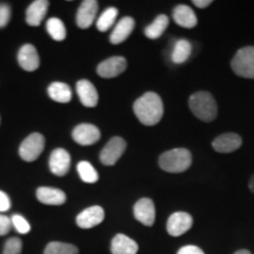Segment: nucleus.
Masks as SVG:
<instances>
[{"label": "nucleus", "mask_w": 254, "mask_h": 254, "mask_svg": "<svg viewBox=\"0 0 254 254\" xmlns=\"http://www.w3.org/2000/svg\"><path fill=\"white\" fill-rule=\"evenodd\" d=\"M212 4V0H193V5L199 8H206Z\"/></svg>", "instance_id": "obj_35"}, {"label": "nucleus", "mask_w": 254, "mask_h": 254, "mask_svg": "<svg viewBox=\"0 0 254 254\" xmlns=\"http://www.w3.org/2000/svg\"><path fill=\"white\" fill-rule=\"evenodd\" d=\"M50 2L46 0H37L28 6L26 11V23L31 26H39L46 17Z\"/></svg>", "instance_id": "obj_18"}, {"label": "nucleus", "mask_w": 254, "mask_h": 254, "mask_svg": "<svg viewBox=\"0 0 254 254\" xmlns=\"http://www.w3.org/2000/svg\"><path fill=\"white\" fill-rule=\"evenodd\" d=\"M11 219L6 215L0 214V236H6L11 230Z\"/></svg>", "instance_id": "obj_32"}, {"label": "nucleus", "mask_w": 254, "mask_h": 254, "mask_svg": "<svg viewBox=\"0 0 254 254\" xmlns=\"http://www.w3.org/2000/svg\"><path fill=\"white\" fill-rule=\"evenodd\" d=\"M11 208V200L5 192L0 190V212L8 211Z\"/></svg>", "instance_id": "obj_34"}, {"label": "nucleus", "mask_w": 254, "mask_h": 254, "mask_svg": "<svg viewBox=\"0 0 254 254\" xmlns=\"http://www.w3.org/2000/svg\"><path fill=\"white\" fill-rule=\"evenodd\" d=\"M49 165L53 174L58 177L65 176L71 166V155L64 148H56L50 155Z\"/></svg>", "instance_id": "obj_11"}, {"label": "nucleus", "mask_w": 254, "mask_h": 254, "mask_svg": "<svg viewBox=\"0 0 254 254\" xmlns=\"http://www.w3.org/2000/svg\"><path fill=\"white\" fill-rule=\"evenodd\" d=\"M190 52H192V45L190 41L185 39L178 40L172 52V62L174 64H184L190 58Z\"/></svg>", "instance_id": "obj_24"}, {"label": "nucleus", "mask_w": 254, "mask_h": 254, "mask_svg": "<svg viewBox=\"0 0 254 254\" xmlns=\"http://www.w3.org/2000/svg\"><path fill=\"white\" fill-rule=\"evenodd\" d=\"M104 208L100 207V206H91V207L80 212L78 214L77 219H75V221H77V225L79 227L87 230V228H92L100 225L104 221Z\"/></svg>", "instance_id": "obj_12"}, {"label": "nucleus", "mask_w": 254, "mask_h": 254, "mask_svg": "<svg viewBox=\"0 0 254 254\" xmlns=\"http://www.w3.org/2000/svg\"><path fill=\"white\" fill-rule=\"evenodd\" d=\"M77 93L81 104L86 107H95L99 100V95L94 85L87 79H81L77 82Z\"/></svg>", "instance_id": "obj_15"}, {"label": "nucleus", "mask_w": 254, "mask_h": 254, "mask_svg": "<svg viewBox=\"0 0 254 254\" xmlns=\"http://www.w3.org/2000/svg\"><path fill=\"white\" fill-rule=\"evenodd\" d=\"M168 23H170V19H168L166 14H159L154 19L153 23L145 28V36L150 38V39H158L166 31Z\"/></svg>", "instance_id": "obj_23"}, {"label": "nucleus", "mask_w": 254, "mask_h": 254, "mask_svg": "<svg viewBox=\"0 0 254 254\" xmlns=\"http://www.w3.org/2000/svg\"><path fill=\"white\" fill-rule=\"evenodd\" d=\"M77 170L82 182L87 184H94L99 180V174H98L97 170L88 161H80L78 164Z\"/></svg>", "instance_id": "obj_27"}, {"label": "nucleus", "mask_w": 254, "mask_h": 254, "mask_svg": "<svg viewBox=\"0 0 254 254\" xmlns=\"http://www.w3.org/2000/svg\"><path fill=\"white\" fill-rule=\"evenodd\" d=\"M45 147V138L40 133H32L21 142L19 154L25 161H34L39 158Z\"/></svg>", "instance_id": "obj_5"}, {"label": "nucleus", "mask_w": 254, "mask_h": 254, "mask_svg": "<svg viewBox=\"0 0 254 254\" xmlns=\"http://www.w3.org/2000/svg\"><path fill=\"white\" fill-rule=\"evenodd\" d=\"M134 218L145 226H153L155 221L154 202L148 198H142L135 202L133 207Z\"/></svg>", "instance_id": "obj_10"}, {"label": "nucleus", "mask_w": 254, "mask_h": 254, "mask_svg": "<svg viewBox=\"0 0 254 254\" xmlns=\"http://www.w3.org/2000/svg\"><path fill=\"white\" fill-rule=\"evenodd\" d=\"M249 187H250L251 192L254 193V174H253V176H252V178H251V180H250V184H249Z\"/></svg>", "instance_id": "obj_36"}, {"label": "nucleus", "mask_w": 254, "mask_h": 254, "mask_svg": "<svg viewBox=\"0 0 254 254\" xmlns=\"http://www.w3.org/2000/svg\"><path fill=\"white\" fill-rule=\"evenodd\" d=\"M173 19L176 24L185 28H193L198 24V19L189 5H178L173 9Z\"/></svg>", "instance_id": "obj_21"}, {"label": "nucleus", "mask_w": 254, "mask_h": 254, "mask_svg": "<svg viewBox=\"0 0 254 254\" xmlns=\"http://www.w3.org/2000/svg\"><path fill=\"white\" fill-rule=\"evenodd\" d=\"M177 254H205L204 251H202L200 247L194 246V245H187L184 246L178 251Z\"/></svg>", "instance_id": "obj_33"}, {"label": "nucleus", "mask_w": 254, "mask_h": 254, "mask_svg": "<svg viewBox=\"0 0 254 254\" xmlns=\"http://www.w3.org/2000/svg\"><path fill=\"white\" fill-rule=\"evenodd\" d=\"M44 254H79V250L72 244L52 241L46 246Z\"/></svg>", "instance_id": "obj_26"}, {"label": "nucleus", "mask_w": 254, "mask_h": 254, "mask_svg": "<svg viewBox=\"0 0 254 254\" xmlns=\"http://www.w3.org/2000/svg\"><path fill=\"white\" fill-rule=\"evenodd\" d=\"M23 250V243L18 238H9L6 241L2 250V254H20Z\"/></svg>", "instance_id": "obj_30"}, {"label": "nucleus", "mask_w": 254, "mask_h": 254, "mask_svg": "<svg viewBox=\"0 0 254 254\" xmlns=\"http://www.w3.org/2000/svg\"><path fill=\"white\" fill-rule=\"evenodd\" d=\"M100 131L97 126L91 124H80L74 127L72 132V138L77 144L81 146L93 145L100 139Z\"/></svg>", "instance_id": "obj_9"}, {"label": "nucleus", "mask_w": 254, "mask_h": 254, "mask_svg": "<svg viewBox=\"0 0 254 254\" xmlns=\"http://www.w3.org/2000/svg\"><path fill=\"white\" fill-rule=\"evenodd\" d=\"M117 15H118V9L116 7H109L103 12L99 19L97 21V28L100 32L109 31L113 26L114 21H116Z\"/></svg>", "instance_id": "obj_28"}, {"label": "nucleus", "mask_w": 254, "mask_h": 254, "mask_svg": "<svg viewBox=\"0 0 254 254\" xmlns=\"http://www.w3.org/2000/svg\"><path fill=\"white\" fill-rule=\"evenodd\" d=\"M46 30L56 41L65 40L66 36H67L65 25L58 18H50L46 23Z\"/></svg>", "instance_id": "obj_25"}, {"label": "nucleus", "mask_w": 254, "mask_h": 254, "mask_svg": "<svg viewBox=\"0 0 254 254\" xmlns=\"http://www.w3.org/2000/svg\"><path fill=\"white\" fill-rule=\"evenodd\" d=\"M192 164V154L187 148H173L159 157V166L170 173H183Z\"/></svg>", "instance_id": "obj_3"}, {"label": "nucleus", "mask_w": 254, "mask_h": 254, "mask_svg": "<svg viewBox=\"0 0 254 254\" xmlns=\"http://www.w3.org/2000/svg\"><path fill=\"white\" fill-rule=\"evenodd\" d=\"M11 222L17 232L20 234H26L31 231V226L28 221L20 214H13L11 218Z\"/></svg>", "instance_id": "obj_29"}, {"label": "nucleus", "mask_w": 254, "mask_h": 254, "mask_svg": "<svg viewBox=\"0 0 254 254\" xmlns=\"http://www.w3.org/2000/svg\"><path fill=\"white\" fill-rule=\"evenodd\" d=\"M189 106L196 118L205 123H211L218 116V105L209 92H195L190 97Z\"/></svg>", "instance_id": "obj_2"}, {"label": "nucleus", "mask_w": 254, "mask_h": 254, "mask_svg": "<svg viewBox=\"0 0 254 254\" xmlns=\"http://www.w3.org/2000/svg\"><path fill=\"white\" fill-rule=\"evenodd\" d=\"M98 13V1L95 0H86L81 2L77 12V25L80 28H88L93 24L95 15Z\"/></svg>", "instance_id": "obj_16"}, {"label": "nucleus", "mask_w": 254, "mask_h": 254, "mask_svg": "<svg viewBox=\"0 0 254 254\" xmlns=\"http://www.w3.org/2000/svg\"><path fill=\"white\" fill-rule=\"evenodd\" d=\"M11 19V7L6 4H0V28L5 27Z\"/></svg>", "instance_id": "obj_31"}, {"label": "nucleus", "mask_w": 254, "mask_h": 254, "mask_svg": "<svg viewBox=\"0 0 254 254\" xmlns=\"http://www.w3.org/2000/svg\"><path fill=\"white\" fill-rule=\"evenodd\" d=\"M192 225V215L186 212H174L167 220V233L172 237H180L190 231Z\"/></svg>", "instance_id": "obj_7"}, {"label": "nucleus", "mask_w": 254, "mask_h": 254, "mask_svg": "<svg viewBox=\"0 0 254 254\" xmlns=\"http://www.w3.org/2000/svg\"><path fill=\"white\" fill-rule=\"evenodd\" d=\"M133 111L139 122L146 126H154L164 114L163 100L155 92H146L133 105Z\"/></svg>", "instance_id": "obj_1"}, {"label": "nucleus", "mask_w": 254, "mask_h": 254, "mask_svg": "<svg viewBox=\"0 0 254 254\" xmlns=\"http://www.w3.org/2000/svg\"><path fill=\"white\" fill-rule=\"evenodd\" d=\"M126 141L122 136H113L100 153V161L106 166H113L126 150Z\"/></svg>", "instance_id": "obj_6"}, {"label": "nucleus", "mask_w": 254, "mask_h": 254, "mask_svg": "<svg viewBox=\"0 0 254 254\" xmlns=\"http://www.w3.org/2000/svg\"><path fill=\"white\" fill-rule=\"evenodd\" d=\"M138 250V244L122 233L117 234L111 243V253L112 254H136Z\"/></svg>", "instance_id": "obj_20"}, {"label": "nucleus", "mask_w": 254, "mask_h": 254, "mask_svg": "<svg viewBox=\"0 0 254 254\" xmlns=\"http://www.w3.org/2000/svg\"><path fill=\"white\" fill-rule=\"evenodd\" d=\"M127 67V62L124 57H112L104 62H101L97 67V73L101 78L110 79L118 77L125 72Z\"/></svg>", "instance_id": "obj_8"}, {"label": "nucleus", "mask_w": 254, "mask_h": 254, "mask_svg": "<svg viewBox=\"0 0 254 254\" xmlns=\"http://www.w3.org/2000/svg\"><path fill=\"white\" fill-rule=\"evenodd\" d=\"M135 21L131 17H124L118 24L116 25L114 30L112 31L110 36V41L114 45H118L125 41L127 38L131 36L134 28Z\"/></svg>", "instance_id": "obj_19"}, {"label": "nucleus", "mask_w": 254, "mask_h": 254, "mask_svg": "<svg viewBox=\"0 0 254 254\" xmlns=\"http://www.w3.org/2000/svg\"><path fill=\"white\" fill-rule=\"evenodd\" d=\"M37 198L41 204L59 206L65 204L66 194L59 189H53V187H39L37 190Z\"/></svg>", "instance_id": "obj_17"}, {"label": "nucleus", "mask_w": 254, "mask_h": 254, "mask_svg": "<svg viewBox=\"0 0 254 254\" xmlns=\"http://www.w3.org/2000/svg\"><path fill=\"white\" fill-rule=\"evenodd\" d=\"M234 254H252V253H251L249 250H239V251H237Z\"/></svg>", "instance_id": "obj_37"}, {"label": "nucleus", "mask_w": 254, "mask_h": 254, "mask_svg": "<svg viewBox=\"0 0 254 254\" xmlns=\"http://www.w3.org/2000/svg\"><path fill=\"white\" fill-rule=\"evenodd\" d=\"M231 66L238 77L254 79V46H246L238 51Z\"/></svg>", "instance_id": "obj_4"}, {"label": "nucleus", "mask_w": 254, "mask_h": 254, "mask_svg": "<svg viewBox=\"0 0 254 254\" xmlns=\"http://www.w3.org/2000/svg\"><path fill=\"white\" fill-rule=\"evenodd\" d=\"M18 63L25 71H36L40 65L39 55H38L36 47L31 45V44H26V45L21 46V49L18 52Z\"/></svg>", "instance_id": "obj_14"}, {"label": "nucleus", "mask_w": 254, "mask_h": 254, "mask_svg": "<svg viewBox=\"0 0 254 254\" xmlns=\"http://www.w3.org/2000/svg\"><path fill=\"white\" fill-rule=\"evenodd\" d=\"M243 139L237 133H225L217 136L212 142V147L219 153H231L240 148Z\"/></svg>", "instance_id": "obj_13"}, {"label": "nucleus", "mask_w": 254, "mask_h": 254, "mask_svg": "<svg viewBox=\"0 0 254 254\" xmlns=\"http://www.w3.org/2000/svg\"><path fill=\"white\" fill-rule=\"evenodd\" d=\"M47 93H49L51 99L57 101V103H69L72 99L71 87L67 84H65V82H52L49 88H47Z\"/></svg>", "instance_id": "obj_22"}]
</instances>
